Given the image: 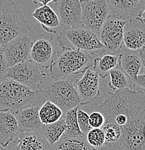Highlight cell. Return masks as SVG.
<instances>
[{"label":"cell","mask_w":145,"mask_h":150,"mask_svg":"<svg viewBox=\"0 0 145 150\" xmlns=\"http://www.w3.org/2000/svg\"><path fill=\"white\" fill-rule=\"evenodd\" d=\"M98 109L105 123L119 126L117 142L105 144L100 150H145V94L130 88L108 93Z\"/></svg>","instance_id":"1"},{"label":"cell","mask_w":145,"mask_h":150,"mask_svg":"<svg viewBox=\"0 0 145 150\" xmlns=\"http://www.w3.org/2000/svg\"><path fill=\"white\" fill-rule=\"evenodd\" d=\"M93 59L91 53L62 46L50 65V74L53 79L57 80L84 73L93 65Z\"/></svg>","instance_id":"2"},{"label":"cell","mask_w":145,"mask_h":150,"mask_svg":"<svg viewBox=\"0 0 145 150\" xmlns=\"http://www.w3.org/2000/svg\"><path fill=\"white\" fill-rule=\"evenodd\" d=\"M41 93L47 100L54 103L64 113L77 106H81V100L74 83L71 79H57L44 81L39 87Z\"/></svg>","instance_id":"3"},{"label":"cell","mask_w":145,"mask_h":150,"mask_svg":"<svg viewBox=\"0 0 145 150\" xmlns=\"http://www.w3.org/2000/svg\"><path fill=\"white\" fill-rule=\"evenodd\" d=\"M30 30L29 21L16 1L0 9V46L3 47L15 38L28 35Z\"/></svg>","instance_id":"4"},{"label":"cell","mask_w":145,"mask_h":150,"mask_svg":"<svg viewBox=\"0 0 145 150\" xmlns=\"http://www.w3.org/2000/svg\"><path fill=\"white\" fill-rule=\"evenodd\" d=\"M38 93L13 79L5 78L0 82V110L14 112L33 105Z\"/></svg>","instance_id":"5"},{"label":"cell","mask_w":145,"mask_h":150,"mask_svg":"<svg viewBox=\"0 0 145 150\" xmlns=\"http://www.w3.org/2000/svg\"><path fill=\"white\" fill-rule=\"evenodd\" d=\"M59 46L89 53H105V48L98 35L82 25L62 29L57 36Z\"/></svg>","instance_id":"6"},{"label":"cell","mask_w":145,"mask_h":150,"mask_svg":"<svg viewBox=\"0 0 145 150\" xmlns=\"http://www.w3.org/2000/svg\"><path fill=\"white\" fill-rule=\"evenodd\" d=\"M47 77L44 67L32 60L24 61L8 68L6 78H10L18 83L28 87L33 91H38L40 84Z\"/></svg>","instance_id":"7"},{"label":"cell","mask_w":145,"mask_h":150,"mask_svg":"<svg viewBox=\"0 0 145 150\" xmlns=\"http://www.w3.org/2000/svg\"><path fill=\"white\" fill-rule=\"evenodd\" d=\"M126 20L109 15L99 33L100 41L105 48V53L118 55L124 46V28Z\"/></svg>","instance_id":"8"},{"label":"cell","mask_w":145,"mask_h":150,"mask_svg":"<svg viewBox=\"0 0 145 150\" xmlns=\"http://www.w3.org/2000/svg\"><path fill=\"white\" fill-rule=\"evenodd\" d=\"M81 22L83 27L99 35L109 15L106 0H80Z\"/></svg>","instance_id":"9"},{"label":"cell","mask_w":145,"mask_h":150,"mask_svg":"<svg viewBox=\"0 0 145 150\" xmlns=\"http://www.w3.org/2000/svg\"><path fill=\"white\" fill-rule=\"evenodd\" d=\"M100 76L95 70L87 68L84 75L76 81V89L81 100V106L93 103L100 96Z\"/></svg>","instance_id":"10"},{"label":"cell","mask_w":145,"mask_h":150,"mask_svg":"<svg viewBox=\"0 0 145 150\" xmlns=\"http://www.w3.org/2000/svg\"><path fill=\"white\" fill-rule=\"evenodd\" d=\"M55 12L62 29L82 25L80 0H55Z\"/></svg>","instance_id":"11"},{"label":"cell","mask_w":145,"mask_h":150,"mask_svg":"<svg viewBox=\"0 0 145 150\" xmlns=\"http://www.w3.org/2000/svg\"><path fill=\"white\" fill-rule=\"evenodd\" d=\"M31 44L30 38L28 35H24L12 39L2 47L8 68L22 62L29 60Z\"/></svg>","instance_id":"12"},{"label":"cell","mask_w":145,"mask_h":150,"mask_svg":"<svg viewBox=\"0 0 145 150\" xmlns=\"http://www.w3.org/2000/svg\"><path fill=\"white\" fill-rule=\"evenodd\" d=\"M124 45L126 48L140 51L145 46V22L141 18L126 21L124 28Z\"/></svg>","instance_id":"13"},{"label":"cell","mask_w":145,"mask_h":150,"mask_svg":"<svg viewBox=\"0 0 145 150\" xmlns=\"http://www.w3.org/2000/svg\"><path fill=\"white\" fill-rule=\"evenodd\" d=\"M109 15L121 20L138 18L145 7V0H106Z\"/></svg>","instance_id":"14"},{"label":"cell","mask_w":145,"mask_h":150,"mask_svg":"<svg viewBox=\"0 0 145 150\" xmlns=\"http://www.w3.org/2000/svg\"><path fill=\"white\" fill-rule=\"evenodd\" d=\"M11 150H53L52 146L37 131H19Z\"/></svg>","instance_id":"15"},{"label":"cell","mask_w":145,"mask_h":150,"mask_svg":"<svg viewBox=\"0 0 145 150\" xmlns=\"http://www.w3.org/2000/svg\"><path fill=\"white\" fill-rule=\"evenodd\" d=\"M56 53L52 40L41 35L32 42L30 59L44 68H49Z\"/></svg>","instance_id":"16"},{"label":"cell","mask_w":145,"mask_h":150,"mask_svg":"<svg viewBox=\"0 0 145 150\" xmlns=\"http://www.w3.org/2000/svg\"><path fill=\"white\" fill-rule=\"evenodd\" d=\"M139 51H134L122 47L118 54V67L132 79V82L139 74L142 67Z\"/></svg>","instance_id":"17"},{"label":"cell","mask_w":145,"mask_h":150,"mask_svg":"<svg viewBox=\"0 0 145 150\" xmlns=\"http://www.w3.org/2000/svg\"><path fill=\"white\" fill-rule=\"evenodd\" d=\"M38 111V106L33 105L12 112L16 118L20 131H39L43 124Z\"/></svg>","instance_id":"18"},{"label":"cell","mask_w":145,"mask_h":150,"mask_svg":"<svg viewBox=\"0 0 145 150\" xmlns=\"http://www.w3.org/2000/svg\"><path fill=\"white\" fill-rule=\"evenodd\" d=\"M19 131L15 115L9 110H0V144L8 146Z\"/></svg>","instance_id":"19"},{"label":"cell","mask_w":145,"mask_h":150,"mask_svg":"<svg viewBox=\"0 0 145 150\" xmlns=\"http://www.w3.org/2000/svg\"><path fill=\"white\" fill-rule=\"evenodd\" d=\"M32 15L38 20L45 31L48 33H57L60 23L57 13L51 7L48 5L40 6L34 10Z\"/></svg>","instance_id":"20"},{"label":"cell","mask_w":145,"mask_h":150,"mask_svg":"<svg viewBox=\"0 0 145 150\" xmlns=\"http://www.w3.org/2000/svg\"><path fill=\"white\" fill-rule=\"evenodd\" d=\"M65 129H66V126H65L64 117L62 116L61 119L55 123L42 125L38 132H40L44 137L50 145L53 146L63 136Z\"/></svg>","instance_id":"21"},{"label":"cell","mask_w":145,"mask_h":150,"mask_svg":"<svg viewBox=\"0 0 145 150\" xmlns=\"http://www.w3.org/2000/svg\"><path fill=\"white\" fill-rule=\"evenodd\" d=\"M118 66V55L105 53L100 57L94 58L93 62V69L99 73L100 76L105 78L109 71Z\"/></svg>","instance_id":"22"},{"label":"cell","mask_w":145,"mask_h":150,"mask_svg":"<svg viewBox=\"0 0 145 150\" xmlns=\"http://www.w3.org/2000/svg\"><path fill=\"white\" fill-rule=\"evenodd\" d=\"M79 107L80 106H77L74 108L70 109L64 113L63 117L64 119L66 129L64 133L63 137H72V138H85V136L79 129L77 122V112Z\"/></svg>","instance_id":"23"},{"label":"cell","mask_w":145,"mask_h":150,"mask_svg":"<svg viewBox=\"0 0 145 150\" xmlns=\"http://www.w3.org/2000/svg\"><path fill=\"white\" fill-rule=\"evenodd\" d=\"M108 75L110 76V81L108 83V85L114 92L135 86L132 82V79L125 74L122 69H120L118 66L110 70Z\"/></svg>","instance_id":"24"},{"label":"cell","mask_w":145,"mask_h":150,"mask_svg":"<svg viewBox=\"0 0 145 150\" xmlns=\"http://www.w3.org/2000/svg\"><path fill=\"white\" fill-rule=\"evenodd\" d=\"M39 117L42 124H50L55 123L62 118L64 112L54 103L46 101L39 109Z\"/></svg>","instance_id":"25"},{"label":"cell","mask_w":145,"mask_h":150,"mask_svg":"<svg viewBox=\"0 0 145 150\" xmlns=\"http://www.w3.org/2000/svg\"><path fill=\"white\" fill-rule=\"evenodd\" d=\"M53 150H89L90 146L85 138H72L62 136L55 144Z\"/></svg>","instance_id":"26"},{"label":"cell","mask_w":145,"mask_h":150,"mask_svg":"<svg viewBox=\"0 0 145 150\" xmlns=\"http://www.w3.org/2000/svg\"><path fill=\"white\" fill-rule=\"evenodd\" d=\"M85 139L92 149L100 150L105 145V136L101 128H92L85 135Z\"/></svg>","instance_id":"27"},{"label":"cell","mask_w":145,"mask_h":150,"mask_svg":"<svg viewBox=\"0 0 145 150\" xmlns=\"http://www.w3.org/2000/svg\"><path fill=\"white\" fill-rule=\"evenodd\" d=\"M105 136V144H112L117 142L121 137V129L119 126L113 123H104L101 127Z\"/></svg>","instance_id":"28"},{"label":"cell","mask_w":145,"mask_h":150,"mask_svg":"<svg viewBox=\"0 0 145 150\" xmlns=\"http://www.w3.org/2000/svg\"><path fill=\"white\" fill-rule=\"evenodd\" d=\"M77 117L79 129L85 136L87 132L92 129L89 123V114L84 110H81L79 107L77 112Z\"/></svg>","instance_id":"29"},{"label":"cell","mask_w":145,"mask_h":150,"mask_svg":"<svg viewBox=\"0 0 145 150\" xmlns=\"http://www.w3.org/2000/svg\"><path fill=\"white\" fill-rule=\"evenodd\" d=\"M105 123V118L100 111L93 112L89 115V123L91 128H101Z\"/></svg>","instance_id":"30"},{"label":"cell","mask_w":145,"mask_h":150,"mask_svg":"<svg viewBox=\"0 0 145 150\" xmlns=\"http://www.w3.org/2000/svg\"><path fill=\"white\" fill-rule=\"evenodd\" d=\"M8 67L4 58V52H3L2 46H0V82H2L6 78Z\"/></svg>","instance_id":"31"},{"label":"cell","mask_w":145,"mask_h":150,"mask_svg":"<svg viewBox=\"0 0 145 150\" xmlns=\"http://www.w3.org/2000/svg\"><path fill=\"white\" fill-rule=\"evenodd\" d=\"M133 83L134 85H138L145 89V72L141 74H139L133 81Z\"/></svg>","instance_id":"32"},{"label":"cell","mask_w":145,"mask_h":150,"mask_svg":"<svg viewBox=\"0 0 145 150\" xmlns=\"http://www.w3.org/2000/svg\"><path fill=\"white\" fill-rule=\"evenodd\" d=\"M32 2L35 4H40L41 6L43 5H48V3L51 1H54L55 0H31Z\"/></svg>","instance_id":"33"},{"label":"cell","mask_w":145,"mask_h":150,"mask_svg":"<svg viewBox=\"0 0 145 150\" xmlns=\"http://www.w3.org/2000/svg\"><path fill=\"white\" fill-rule=\"evenodd\" d=\"M139 53H140V56H141V61H142L143 67H144V71H145V46L142 48V49L140 50Z\"/></svg>","instance_id":"34"},{"label":"cell","mask_w":145,"mask_h":150,"mask_svg":"<svg viewBox=\"0 0 145 150\" xmlns=\"http://www.w3.org/2000/svg\"><path fill=\"white\" fill-rule=\"evenodd\" d=\"M139 18H141L145 22V7H144V9H143V11H142V12H141V15H140Z\"/></svg>","instance_id":"35"},{"label":"cell","mask_w":145,"mask_h":150,"mask_svg":"<svg viewBox=\"0 0 145 150\" xmlns=\"http://www.w3.org/2000/svg\"><path fill=\"white\" fill-rule=\"evenodd\" d=\"M0 150H9V149H6V148H5V147H4V146H1V144H0Z\"/></svg>","instance_id":"36"},{"label":"cell","mask_w":145,"mask_h":150,"mask_svg":"<svg viewBox=\"0 0 145 150\" xmlns=\"http://www.w3.org/2000/svg\"><path fill=\"white\" fill-rule=\"evenodd\" d=\"M89 150H98V149H92V148H90V149Z\"/></svg>","instance_id":"37"}]
</instances>
